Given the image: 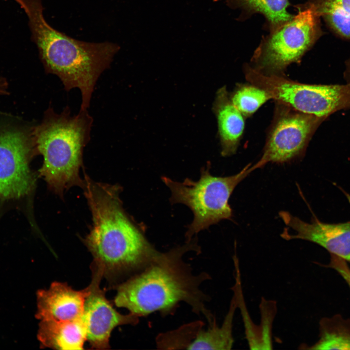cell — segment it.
I'll use <instances>...</instances> for the list:
<instances>
[{
  "mask_svg": "<svg viewBox=\"0 0 350 350\" xmlns=\"http://www.w3.org/2000/svg\"><path fill=\"white\" fill-rule=\"evenodd\" d=\"M81 187L92 215L84 242L93 256V265L105 274L146 266L158 257L161 253L123 209L120 186L95 182L85 175Z\"/></svg>",
  "mask_w": 350,
  "mask_h": 350,
  "instance_id": "cell-1",
  "label": "cell"
},
{
  "mask_svg": "<svg viewBox=\"0 0 350 350\" xmlns=\"http://www.w3.org/2000/svg\"><path fill=\"white\" fill-rule=\"evenodd\" d=\"M15 0L28 18L32 38L46 72L57 76L66 91L78 88L83 97L91 95L98 79L110 66L119 46L112 42H87L70 37L46 22L41 0Z\"/></svg>",
  "mask_w": 350,
  "mask_h": 350,
  "instance_id": "cell-2",
  "label": "cell"
},
{
  "mask_svg": "<svg viewBox=\"0 0 350 350\" xmlns=\"http://www.w3.org/2000/svg\"><path fill=\"white\" fill-rule=\"evenodd\" d=\"M196 245L193 239L161 253L143 272L118 286L115 305L138 316L168 310L180 301L187 302L195 309L202 308L198 277L192 276L181 260L184 253L195 249Z\"/></svg>",
  "mask_w": 350,
  "mask_h": 350,
  "instance_id": "cell-3",
  "label": "cell"
},
{
  "mask_svg": "<svg viewBox=\"0 0 350 350\" xmlns=\"http://www.w3.org/2000/svg\"><path fill=\"white\" fill-rule=\"evenodd\" d=\"M92 122L87 110L72 116L68 106L60 114L50 107L42 122L33 129L36 153L43 159L39 175L56 194L62 196L70 187L81 186L79 171Z\"/></svg>",
  "mask_w": 350,
  "mask_h": 350,
  "instance_id": "cell-4",
  "label": "cell"
},
{
  "mask_svg": "<svg viewBox=\"0 0 350 350\" xmlns=\"http://www.w3.org/2000/svg\"><path fill=\"white\" fill-rule=\"evenodd\" d=\"M251 165L247 164L234 175L215 176L210 174L211 163L208 162L201 168L200 178L196 181L186 178L183 182H177L165 176L161 177L171 191V203L185 205L193 213V220L185 234L187 241L210 226L231 218L229 198L237 185L256 170Z\"/></svg>",
  "mask_w": 350,
  "mask_h": 350,
  "instance_id": "cell-5",
  "label": "cell"
},
{
  "mask_svg": "<svg viewBox=\"0 0 350 350\" xmlns=\"http://www.w3.org/2000/svg\"><path fill=\"white\" fill-rule=\"evenodd\" d=\"M246 79L266 91L271 98L297 111L325 118L350 107V85H315L299 83L276 74L247 67Z\"/></svg>",
  "mask_w": 350,
  "mask_h": 350,
  "instance_id": "cell-6",
  "label": "cell"
},
{
  "mask_svg": "<svg viewBox=\"0 0 350 350\" xmlns=\"http://www.w3.org/2000/svg\"><path fill=\"white\" fill-rule=\"evenodd\" d=\"M319 18L308 4L277 27L256 52L258 70L279 72L300 59L321 35Z\"/></svg>",
  "mask_w": 350,
  "mask_h": 350,
  "instance_id": "cell-7",
  "label": "cell"
},
{
  "mask_svg": "<svg viewBox=\"0 0 350 350\" xmlns=\"http://www.w3.org/2000/svg\"><path fill=\"white\" fill-rule=\"evenodd\" d=\"M36 153L32 133L0 129V199H17L30 194L35 178L30 164Z\"/></svg>",
  "mask_w": 350,
  "mask_h": 350,
  "instance_id": "cell-8",
  "label": "cell"
},
{
  "mask_svg": "<svg viewBox=\"0 0 350 350\" xmlns=\"http://www.w3.org/2000/svg\"><path fill=\"white\" fill-rule=\"evenodd\" d=\"M279 112L256 169L269 162L284 163L302 156L312 135L324 119L287 106Z\"/></svg>",
  "mask_w": 350,
  "mask_h": 350,
  "instance_id": "cell-9",
  "label": "cell"
},
{
  "mask_svg": "<svg viewBox=\"0 0 350 350\" xmlns=\"http://www.w3.org/2000/svg\"><path fill=\"white\" fill-rule=\"evenodd\" d=\"M92 269V280L88 286L89 293L85 300L82 319L87 329V340L91 346L105 349L109 347L110 335L114 328L136 323L138 316L131 313L122 315L113 307L100 288L103 273L94 267Z\"/></svg>",
  "mask_w": 350,
  "mask_h": 350,
  "instance_id": "cell-10",
  "label": "cell"
},
{
  "mask_svg": "<svg viewBox=\"0 0 350 350\" xmlns=\"http://www.w3.org/2000/svg\"><path fill=\"white\" fill-rule=\"evenodd\" d=\"M280 218L291 233L285 229L280 236L286 240L301 239L315 243L350 263V222L328 224L314 219L307 223L286 211H280Z\"/></svg>",
  "mask_w": 350,
  "mask_h": 350,
  "instance_id": "cell-11",
  "label": "cell"
},
{
  "mask_svg": "<svg viewBox=\"0 0 350 350\" xmlns=\"http://www.w3.org/2000/svg\"><path fill=\"white\" fill-rule=\"evenodd\" d=\"M89 286L77 291L67 283L53 282L36 293L35 317L41 320L69 321L82 317Z\"/></svg>",
  "mask_w": 350,
  "mask_h": 350,
  "instance_id": "cell-12",
  "label": "cell"
},
{
  "mask_svg": "<svg viewBox=\"0 0 350 350\" xmlns=\"http://www.w3.org/2000/svg\"><path fill=\"white\" fill-rule=\"evenodd\" d=\"M217 118L221 154L228 157L237 150L245 127L243 115L232 104L225 87L218 89L213 105Z\"/></svg>",
  "mask_w": 350,
  "mask_h": 350,
  "instance_id": "cell-13",
  "label": "cell"
},
{
  "mask_svg": "<svg viewBox=\"0 0 350 350\" xmlns=\"http://www.w3.org/2000/svg\"><path fill=\"white\" fill-rule=\"evenodd\" d=\"M37 338L43 348L82 350L87 329L82 317L69 321L41 320Z\"/></svg>",
  "mask_w": 350,
  "mask_h": 350,
  "instance_id": "cell-14",
  "label": "cell"
},
{
  "mask_svg": "<svg viewBox=\"0 0 350 350\" xmlns=\"http://www.w3.org/2000/svg\"><path fill=\"white\" fill-rule=\"evenodd\" d=\"M237 307V301L234 296L222 325L220 327L213 324L207 331L200 332L194 340L188 345L187 349H230L234 342L232 335L233 322Z\"/></svg>",
  "mask_w": 350,
  "mask_h": 350,
  "instance_id": "cell-15",
  "label": "cell"
},
{
  "mask_svg": "<svg viewBox=\"0 0 350 350\" xmlns=\"http://www.w3.org/2000/svg\"><path fill=\"white\" fill-rule=\"evenodd\" d=\"M319 339L309 350H350V320L336 315L324 318L319 323Z\"/></svg>",
  "mask_w": 350,
  "mask_h": 350,
  "instance_id": "cell-16",
  "label": "cell"
},
{
  "mask_svg": "<svg viewBox=\"0 0 350 350\" xmlns=\"http://www.w3.org/2000/svg\"><path fill=\"white\" fill-rule=\"evenodd\" d=\"M230 98L234 105L245 116L252 114L271 99L266 91L252 84L239 86Z\"/></svg>",
  "mask_w": 350,
  "mask_h": 350,
  "instance_id": "cell-17",
  "label": "cell"
},
{
  "mask_svg": "<svg viewBox=\"0 0 350 350\" xmlns=\"http://www.w3.org/2000/svg\"><path fill=\"white\" fill-rule=\"evenodd\" d=\"M242 1L247 8L263 14L273 27L276 28L293 18L287 11L288 0H242Z\"/></svg>",
  "mask_w": 350,
  "mask_h": 350,
  "instance_id": "cell-18",
  "label": "cell"
},
{
  "mask_svg": "<svg viewBox=\"0 0 350 350\" xmlns=\"http://www.w3.org/2000/svg\"><path fill=\"white\" fill-rule=\"evenodd\" d=\"M328 26L341 37L350 39V18L335 11L326 12L320 16Z\"/></svg>",
  "mask_w": 350,
  "mask_h": 350,
  "instance_id": "cell-19",
  "label": "cell"
},
{
  "mask_svg": "<svg viewBox=\"0 0 350 350\" xmlns=\"http://www.w3.org/2000/svg\"><path fill=\"white\" fill-rule=\"evenodd\" d=\"M308 4L319 17L329 11L337 12L350 17V0H310Z\"/></svg>",
  "mask_w": 350,
  "mask_h": 350,
  "instance_id": "cell-20",
  "label": "cell"
},
{
  "mask_svg": "<svg viewBox=\"0 0 350 350\" xmlns=\"http://www.w3.org/2000/svg\"><path fill=\"white\" fill-rule=\"evenodd\" d=\"M327 266L335 270L350 288V268L347 262L339 257L331 254L330 262Z\"/></svg>",
  "mask_w": 350,
  "mask_h": 350,
  "instance_id": "cell-21",
  "label": "cell"
},
{
  "mask_svg": "<svg viewBox=\"0 0 350 350\" xmlns=\"http://www.w3.org/2000/svg\"><path fill=\"white\" fill-rule=\"evenodd\" d=\"M7 83L3 78H0V95L7 93Z\"/></svg>",
  "mask_w": 350,
  "mask_h": 350,
  "instance_id": "cell-22",
  "label": "cell"
},
{
  "mask_svg": "<svg viewBox=\"0 0 350 350\" xmlns=\"http://www.w3.org/2000/svg\"><path fill=\"white\" fill-rule=\"evenodd\" d=\"M345 78L347 84L350 85V59L346 63V69L345 72Z\"/></svg>",
  "mask_w": 350,
  "mask_h": 350,
  "instance_id": "cell-23",
  "label": "cell"
}]
</instances>
